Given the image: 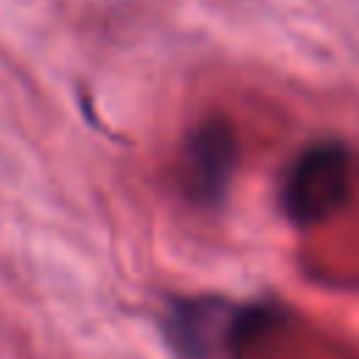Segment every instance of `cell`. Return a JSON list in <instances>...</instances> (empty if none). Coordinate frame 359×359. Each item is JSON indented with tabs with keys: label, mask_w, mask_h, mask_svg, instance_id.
Masks as SVG:
<instances>
[{
	"label": "cell",
	"mask_w": 359,
	"mask_h": 359,
	"mask_svg": "<svg viewBox=\"0 0 359 359\" xmlns=\"http://www.w3.org/2000/svg\"><path fill=\"white\" fill-rule=\"evenodd\" d=\"M351 191V151L337 140L303 149L283 182V208L297 224L331 216Z\"/></svg>",
	"instance_id": "obj_1"
},
{
	"label": "cell",
	"mask_w": 359,
	"mask_h": 359,
	"mask_svg": "<svg viewBox=\"0 0 359 359\" xmlns=\"http://www.w3.org/2000/svg\"><path fill=\"white\" fill-rule=\"evenodd\" d=\"M244 323L247 311H233L219 300H180L165 317V337L180 359H213Z\"/></svg>",
	"instance_id": "obj_2"
},
{
	"label": "cell",
	"mask_w": 359,
	"mask_h": 359,
	"mask_svg": "<svg viewBox=\"0 0 359 359\" xmlns=\"http://www.w3.org/2000/svg\"><path fill=\"white\" fill-rule=\"evenodd\" d=\"M233 163L236 143L230 129L219 121H210L199 132H194L185 146V182L199 199L216 202L224 194Z\"/></svg>",
	"instance_id": "obj_3"
}]
</instances>
